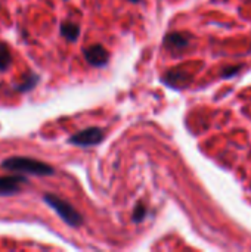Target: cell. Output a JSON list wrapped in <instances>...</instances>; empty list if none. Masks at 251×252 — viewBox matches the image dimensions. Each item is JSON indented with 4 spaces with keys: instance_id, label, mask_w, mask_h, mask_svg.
<instances>
[{
    "instance_id": "cell-5",
    "label": "cell",
    "mask_w": 251,
    "mask_h": 252,
    "mask_svg": "<svg viewBox=\"0 0 251 252\" xmlns=\"http://www.w3.org/2000/svg\"><path fill=\"white\" fill-rule=\"evenodd\" d=\"M83 55L87 63H90L92 66H98V68H104L109 59V53L102 44H92L86 47L83 50Z\"/></svg>"
},
{
    "instance_id": "cell-4",
    "label": "cell",
    "mask_w": 251,
    "mask_h": 252,
    "mask_svg": "<svg viewBox=\"0 0 251 252\" xmlns=\"http://www.w3.org/2000/svg\"><path fill=\"white\" fill-rule=\"evenodd\" d=\"M27 183V177L19 173L0 177V196H9L18 193Z\"/></svg>"
},
{
    "instance_id": "cell-11",
    "label": "cell",
    "mask_w": 251,
    "mask_h": 252,
    "mask_svg": "<svg viewBox=\"0 0 251 252\" xmlns=\"http://www.w3.org/2000/svg\"><path fill=\"white\" fill-rule=\"evenodd\" d=\"M240 69H241V66H240V65H238V66H229V68H225V69H222L220 75H222V77H231V75L237 74Z\"/></svg>"
},
{
    "instance_id": "cell-12",
    "label": "cell",
    "mask_w": 251,
    "mask_h": 252,
    "mask_svg": "<svg viewBox=\"0 0 251 252\" xmlns=\"http://www.w3.org/2000/svg\"><path fill=\"white\" fill-rule=\"evenodd\" d=\"M127 1H132V3H139V1H142V0H127Z\"/></svg>"
},
{
    "instance_id": "cell-8",
    "label": "cell",
    "mask_w": 251,
    "mask_h": 252,
    "mask_svg": "<svg viewBox=\"0 0 251 252\" xmlns=\"http://www.w3.org/2000/svg\"><path fill=\"white\" fill-rule=\"evenodd\" d=\"M12 65V53L9 47L0 41V71H7Z\"/></svg>"
},
{
    "instance_id": "cell-1",
    "label": "cell",
    "mask_w": 251,
    "mask_h": 252,
    "mask_svg": "<svg viewBox=\"0 0 251 252\" xmlns=\"http://www.w3.org/2000/svg\"><path fill=\"white\" fill-rule=\"evenodd\" d=\"M1 168L19 173V174H30V176H38V177H47L55 173V168L43 161L27 158V157H12L1 162Z\"/></svg>"
},
{
    "instance_id": "cell-3",
    "label": "cell",
    "mask_w": 251,
    "mask_h": 252,
    "mask_svg": "<svg viewBox=\"0 0 251 252\" xmlns=\"http://www.w3.org/2000/svg\"><path fill=\"white\" fill-rule=\"evenodd\" d=\"M105 140V130L101 127H89L84 128L75 134H72L68 139V143L75 145V146H81V148H90V146H96L99 143H102Z\"/></svg>"
},
{
    "instance_id": "cell-7",
    "label": "cell",
    "mask_w": 251,
    "mask_h": 252,
    "mask_svg": "<svg viewBox=\"0 0 251 252\" xmlns=\"http://www.w3.org/2000/svg\"><path fill=\"white\" fill-rule=\"evenodd\" d=\"M59 32L68 41H75L80 37V27L77 24L71 22V21H64L59 25Z\"/></svg>"
},
{
    "instance_id": "cell-2",
    "label": "cell",
    "mask_w": 251,
    "mask_h": 252,
    "mask_svg": "<svg viewBox=\"0 0 251 252\" xmlns=\"http://www.w3.org/2000/svg\"><path fill=\"white\" fill-rule=\"evenodd\" d=\"M43 201L62 219L64 223H67L68 226L71 227H80L84 220H83V216L71 205L68 204L67 201L61 199L59 196L53 195V193H44L43 196Z\"/></svg>"
},
{
    "instance_id": "cell-6",
    "label": "cell",
    "mask_w": 251,
    "mask_h": 252,
    "mask_svg": "<svg viewBox=\"0 0 251 252\" xmlns=\"http://www.w3.org/2000/svg\"><path fill=\"white\" fill-rule=\"evenodd\" d=\"M188 44H189V40L182 32H172L164 37V46L172 52H180L186 49Z\"/></svg>"
},
{
    "instance_id": "cell-9",
    "label": "cell",
    "mask_w": 251,
    "mask_h": 252,
    "mask_svg": "<svg viewBox=\"0 0 251 252\" xmlns=\"http://www.w3.org/2000/svg\"><path fill=\"white\" fill-rule=\"evenodd\" d=\"M37 83H38V75L31 74V75H28V77H27V80H25L24 83L18 84L15 89H16L18 92H30V90H33V89L36 87V84H37Z\"/></svg>"
},
{
    "instance_id": "cell-10",
    "label": "cell",
    "mask_w": 251,
    "mask_h": 252,
    "mask_svg": "<svg viewBox=\"0 0 251 252\" xmlns=\"http://www.w3.org/2000/svg\"><path fill=\"white\" fill-rule=\"evenodd\" d=\"M146 207L145 205H142V204H138L136 207H135V210H133V214H132V220L135 221V223H141V221H143L145 220V217H146Z\"/></svg>"
}]
</instances>
